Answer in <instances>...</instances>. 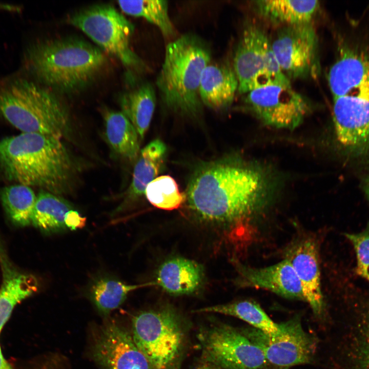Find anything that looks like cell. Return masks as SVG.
Instances as JSON below:
<instances>
[{"mask_svg":"<svg viewBox=\"0 0 369 369\" xmlns=\"http://www.w3.org/2000/svg\"><path fill=\"white\" fill-rule=\"evenodd\" d=\"M267 185L257 169L236 160L205 163L193 173L185 204L203 223L225 230L242 225L263 206Z\"/></svg>","mask_w":369,"mask_h":369,"instance_id":"1","label":"cell"},{"mask_svg":"<svg viewBox=\"0 0 369 369\" xmlns=\"http://www.w3.org/2000/svg\"><path fill=\"white\" fill-rule=\"evenodd\" d=\"M232 262L238 274V285L262 289L286 298L304 301L299 280L287 259L260 268L246 265L234 259Z\"/></svg>","mask_w":369,"mask_h":369,"instance_id":"16","label":"cell"},{"mask_svg":"<svg viewBox=\"0 0 369 369\" xmlns=\"http://www.w3.org/2000/svg\"><path fill=\"white\" fill-rule=\"evenodd\" d=\"M365 190H366V194L367 195V196L369 197V177L366 181Z\"/></svg>","mask_w":369,"mask_h":369,"instance_id":"36","label":"cell"},{"mask_svg":"<svg viewBox=\"0 0 369 369\" xmlns=\"http://www.w3.org/2000/svg\"><path fill=\"white\" fill-rule=\"evenodd\" d=\"M64 222L67 228L75 230L85 226L86 218L82 217L77 211L71 209L66 213Z\"/></svg>","mask_w":369,"mask_h":369,"instance_id":"32","label":"cell"},{"mask_svg":"<svg viewBox=\"0 0 369 369\" xmlns=\"http://www.w3.org/2000/svg\"><path fill=\"white\" fill-rule=\"evenodd\" d=\"M145 195L155 207L165 210H173L184 203L186 195L179 190L175 180L169 175L156 177L147 186Z\"/></svg>","mask_w":369,"mask_h":369,"instance_id":"30","label":"cell"},{"mask_svg":"<svg viewBox=\"0 0 369 369\" xmlns=\"http://www.w3.org/2000/svg\"><path fill=\"white\" fill-rule=\"evenodd\" d=\"M117 3L123 12L144 18L157 26L163 36L171 37L175 34V29L169 15L167 1H120Z\"/></svg>","mask_w":369,"mask_h":369,"instance_id":"29","label":"cell"},{"mask_svg":"<svg viewBox=\"0 0 369 369\" xmlns=\"http://www.w3.org/2000/svg\"><path fill=\"white\" fill-rule=\"evenodd\" d=\"M156 95L153 87L146 82L124 93L119 98L121 112L128 118L142 139L155 111Z\"/></svg>","mask_w":369,"mask_h":369,"instance_id":"22","label":"cell"},{"mask_svg":"<svg viewBox=\"0 0 369 369\" xmlns=\"http://www.w3.org/2000/svg\"><path fill=\"white\" fill-rule=\"evenodd\" d=\"M369 80V55L363 52L346 53L329 72V87L334 98L355 92Z\"/></svg>","mask_w":369,"mask_h":369,"instance_id":"19","label":"cell"},{"mask_svg":"<svg viewBox=\"0 0 369 369\" xmlns=\"http://www.w3.org/2000/svg\"><path fill=\"white\" fill-rule=\"evenodd\" d=\"M70 22L125 66H145L130 47L133 25L113 7L107 5L91 6L74 14Z\"/></svg>","mask_w":369,"mask_h":369,"instance_id":"8","label":"cell"},{"mask_svg":"<svg viewBox=\"0 0 369 369\" xmlns=\"http://www.w3.org/2000/svg\"><path fill=\"white\" fill-rule=\"evenodd\" d=\"M353 244L357 257V272L369 282V223L358 233H345Z\"/></svg>","mask_w":369,"mask_h":369,"instance_id":"31","label":"cell"},{"mask_svg":"<svg viewBox=\"0 0 369 369\" xmlns=\"http://www.w3.org/2000/svg\"><path fill=\"white\" fill-rule=\"evenodd\" d=\"M361 369H369V333L364 352Z\"/></svg>","mask_w":369,"mask_h":369,"instance_id":"33","label":"cell"},{"mask_svg":"<svg viewBox=\"0 0 369 369\" xmlns=\"http://www.w3.org/2000/svg\"><path fill=\"white\" fill-rule=\"evenodd\" d=\"M199 341L205 359L221 369H260L269 363L257 345L226 325L208 328Z\"/></svg>","mask_w":369,"mask_h":369,"instance_id":"9","label":"cell"},{"mask_svg":"<svg viewBox=\"0 0 369 369\" xmlns=\"http://www.w3.org/2000/svg\"><path fill=\"white\" fill-rule=\"evenodd\" d=\"M279 332L269 335L253 328L244 335L262 351L268 362L287 367L309 363L315 349V342L303 330L298 317L278 323Z\"/></svg>","mask_w":369,"mask_h":369,"instance_id":"11","label":"cell"},{"mask_svg":"<svg viewBox=\"0 0 369 369\" xmlns=\"http://www.w3.org/2000/svg\"><path fill=\"white\" fill-rule=\"evenodd\" d=\"M203 277L201 264L189 259L175 257L160 265L155 282L169 294L180 296L196 292L201 287Z\"/></svg>","mask_w":369,"mask_h":369,"instance_id":"17","label":"cell"},{"mask_svg":"<svg viewBox=\"0 0 369 369\" xmlns=\"http://www.w3.org/2000/svg\"><path fill=\"white\" fill-rule=\"evenodd\" d=\"M197 369H221L212 364L208 363L202 365L198 367Z\"/></svg>","mask_w":369,"mask_h":369,"instance_id":"35","label":"cell"},{"mask_svg":"<svg viewBox=\"0 0 369 369\" xmlns=\"http://www.w3.org/2000/svg\"><path fill=\"white\" fill-rule=\"evenodd\" d=\"M238 89V79L232 68L209 64L204 68L199 89L202 104L215 110L223 109L232 103Z\"/></svg>","mask_w":369,"mask_h":369,"instance_id":"18","label":"cell"},{"mask_svg":"<svg viewBox=\"0 0 369 369\" xmlns=\"http://www.w3.org/2000/svg\"><path fill=\"white\" fill-rule=\"evenodd\" d=\"M233 69L240 93L272 85H291L275 57L271 42L256 25L244 29L234 55Z\"/></svg>","mask_w":369,"mask_h":369,"instance_id":"7","label":"cell"},{"mask_svg":"<svg viewBox=\"0 0 369 369\" xmlns=\"http://www.w3.org/2000/svg\"><path fill=\"white\" fill-rule=\"evenodd\" d=\"M108 143L118 155L129 160L139 154V136L132 123L121 111H102Z\"/></svg>","mask_w":369,"mask_h":369,"instance_id":"21","label":"cell"},{"mask_svg":"<svg viewBox=\"0 0 369 369\" xmlns=\"http://www.w3.org/2000/svg\"><path fill=\"white\" fill-rule=\"evenodd\" d=\"M71 209L65 199L42 190L36 196L31 223L46 234L61 232L67 229L65 217Z\"/></svg>","mask_w":369,"mask_h":369,"instance_id":"24","label":"cell"},{"mask_svg":"<svg viewBox=\"0 0 369 369\" xmlns=\"http://www.w3.org/2000/svg\"><path fill=\"white\" fill-rule=\"evenodd\" d=\"M36 199L29 186L15 184L0 190V199L10 221L16 226L25 227L31 223Z\"/></svg>","mask_w":369,"mask_h":369,"instance_id":"27","label":"cell"},{"mask_svg":"<svg viewBox=\"0 0 369 369\" xmlns=\"http://www.w3.org/2000/svg\"><path fill=\"white\" fill-rule=\"evenodd\" d=\"M245 101L251 110L268 126L294 129L310 111L307 100L291 85H272L247 93Z\"/></svg>","mask_w":369,"mask_h":369,"instance_id":"12","label":"cell"},{"mask_svg":"<svg viewBox=\"0 0 369 369\" xmlns=\"http://www.w3.org/2000/svg\"><path fill=\"white\" fill-rule=\"evenodd\" d=\"M154 285H156L155 281L129 284L114 279L102 278L92 286L91 297L99 312L106 315L118 308L132 291Z\"/></svg>","mask_w":369,"mask_h":369,"instance_id":"28","label":"cell"},{"mask_svg":"<svg viewBox=\"0 0 369 369\" xmlns=\"http://www.w3.org/2000/svg\"><path fill=\"white\" fill-rule=\"evenodd\" d=\"M333 120L339 142L349 148L369 145V80L354 92L333 98Z\"/></svg>","mask_w":369,"mask_h":369,"instance_id":"13","label":"cell"},{"mask_svg":"<svg viewBox=\"0 0 369 369\" xmlns=\"http://www.w3.org/2000/svg\"><path fill=\"white\" fill-rule=\"evenodd\" d=\"M0 369H13L3 355L0 346Z\"/></svg>","mask_w":369,"mask_h":369,"instance_id":"34","label":"cell"},{"mask_svg":"<svg viewBox=\"0 0 369 369\" xmlns=\"http://www.w3.org/2000/svg\"><path fill=\"white\" fill-rule=\"evenodd\" d=\"M167 154L164 142L156 139L142 149L135 163L127 197L135 199L145 194L148 184L155 179L163 168Z\"/></svg>","mask_w":369,"mask_h":369,"instance_id":"23","label":"cell"},{"mask_svg":"<svg viewBox=\"0 0 369 369\" xmlns=\"http://www.w3.org/2000/svg\"><path fill=\"white\" fill-rule=\"evenodd\" d=\"M0 115L24 133L61 139L70 132L69 115L61 100L24 74L0 78Z\"/></svg>","mask_w":369,"mask_h":369,"instance_id":"4","label":"cell"},{"mask_svg":"<svg viewBox=\"0 0 369 369\" xmlns=\"http://www.w3.org/2000/svg\"><path fill=\"white\" fill-rule=\"evenodd\" d=\"M271 45L282 72L289 80L314 77L318 74V38L311 23L284 26Z\"/></svg>","mask_w":369,"mask_h":369,"instance_id":"10","label":"cell"},{"mask_svg":"<svg viewBox=\"0 0 369 369\" xmlns=\"http://www.w3.org/2000/svg\"><path fill=\"white\" fill-rule=\"evenodd\" d=\"M211 58L209 46L193 34H183L167 45L156 84L168 109L193 118L200 115V81Z\"/></svg>","mask_w":369,"mask_h":369,"instance_id":"5","label":"cell"},{"mask_svg":"<svg viewBox=\"0 0 369 369\" xmlns=\"http://www.w3.org/2000/svg\"><path fill=\"white\" fill-rule=\"evenodd\" d=\"M92 356L102 369H152L132 336L113 322L100 329L94 341Z\"/></svg>","mask_w":369,"mask_h":369,"instance_id":"14","label":"cell"},{"mask_svg":"<svg viewBox=\"0 0 369 369\" xmlns=\"http://www.w3.org/2000/svg\"><path fill=\"white\" fill-rule=\"evenodd\" d=\"M195 312L215 313L235 317L271 336L275 335L279 332L278 323L274 322L258 304L249 300L210 306Z\"/></svg>","mask_w":369,"mask_h":369,"instance_id":"25","label":"cell"},{"mask_svg":"<svg viewBox=\"0 0 369 369\" xmlns=\"http://www.w3.org/2000/svg\"><path fill=\"white\" fill-rule=\"evenodd\" d=\"M132 330L152 369H180L186 330L175 310L167 306L140 312L132 319Z\"/></svg>","mask_w":369,"mask_h":369,"instance_id":"6","label":"cell"},{"mask_svg":"<svg viewBox=\"0 0 369 369\" xmlns=\"http://www.w3.org/2000/svg\"><path fill=\"white\" fill-rule=\"evenodd\" d=\"M318 250L316 240L309 237L298 240L285 253V259L289 261L299 280L304 301L318 316L322 314L324 308Z\"/></svg>","mask_w":369,"mask_h":369,"instance_id":"15","label":"cell"},{"mask_svg":"<svg viewBox=\"0 0 369 369\" xmlns=\"http://www.w3.org/2000/svg\"><path fill=\"white\" fill-rule=\"evenodd\" d=\"M37 279L32 275L18 272L4 277L0 289V333L15 306L38 290Z\"/></svg>","mask_w":369,"mask_h":369,"instance_id":"26","label":"cell"},{"mask_svg":"<svg viewBox=\"0 0 369 369\" xmlns=\"http://www.w3.org/2000/svg\"><path fill=\"white\" fill-rule=\"evenodd\" d=\"M76 168L60 138L22 132L0 140V175L9 181L61 195L71 189Z\"/></svg>","mask_w":369,"mask_h":369,"instance_id":"2","label":"cell"},{"mask_svg":"<svg viewBox=\"0 0 369 369\" xmlns=\"http://www.w3.org/2000/svg\"><path fill=\"white\" fill-rule=\"evenodd\" d=\"M105 55L81 39L67 37L38 42L28 47L22 59L24 75L60 92L87 86L102 70Z\"/></svg>","mask_w":369,"mask_h":369,"instance_id":"3","label":"cell"},{"mask_svg":"<svg viewBox=\"0 0 369 369\" xmlns=\"http://www.w3.org/2000/svg\"><path fill=\"white\" fill-rule=\"evenodd\" d=\"M258 13L284 26L311 23L319 7L318 1L261 0L255 2Z\"/></svg>","mask_w":369,"mask_h":369,"instance_id":"20","label":"cell"}]
</instances>
